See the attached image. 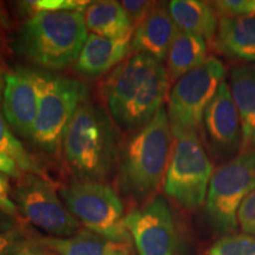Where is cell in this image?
I'll use <instances>...</instances> for the list:
<instances>
[{"label": "cell", "instance_id": "1", "mask_svg": "<svg viewBox=\"0 0 255 255\" xmlns=\"http://www.w3.org/2000/svg\"><path fill=\"white\" fill-rule=\"evenodd\" d=\"M169 82L163 63L135 53L105 77L101 91L116 126L136 132L163 107Z\"/></svg>", "mask_w": 255, "mask_h": 255}, {"label": "cell", "instance_id": "2", "mask_svg": "<svg viewBox=\"0 0 255 255\" xmlns=\"http://www.w3.org/2000/svg\"><path fill=\"white\" fill-rule=\"evenodd\" d=\"M62 145L70 171L79 182L103 183L119 164V129L104 107L95 102L88 100L78 108Z\"/></svg>", "mask_w": 255, "mask_h": 255}, {"label": "cell", "instance_id": "3", "mask_svg": "<svg viewBox=\"0 0 255 255\" xmlns=\"http://www.w3.org/2000/svg\"><path fill=\"white\" fill-rule=\"evenodd\" d=\"M87 39L82 12H47L24 21L13 47L18 55L41 69L62 70L76 63Z\"/></svg>", "mask_w": 255, "mask_h": 255}, {"label": "cell", "instance_id": "4", "mask_svg": "<svg viewBox=\"0 0 255 255\" xmlns=\"http://www.w3.org/2000/svg\"><path fill=\"white\" fill-rule=\"evenodd\" d=\"M171 137L170 122L163 105L154 119L133 133L121 149L117 187L123 195L144 200L157 190L171 155Z\"/></svg>", "mask_w": 255, "mask_h": 255}, {"label": "cell", "instance_id": "5", "mask_svg": "<svg viewBox=\"0 0 255 255\" xmlns=\"http://www.w3.org/2000/svg\"><path fill=\"white\" fill-rule=\"evenodd\" d=\"M38 115L31 142L46 154H56L73 115L89 100V88L76 78L36 70Z\"/></svg>", "mask_w": 255, "mask_h": 255}, {"label": "cell", "instance_id": "6", "mask_svg": "<svg viewBox=\"0 0 255 255\" xmlns=\"http://www.w3.org/2000/svg\"><path fill=\"white\" fill-rule=\"evenodd\" d=\"M164 177V193L186 209H196L206 201L213 162L197 132L174 135Z\"/></svg>", "mask_w": 255, "mask_h": 255}, {"label": "cell", "instance_id": "7", "mask_svg": "<svg viewBox=\"0 0 255 255\" xmlns=\"http://www.w3.org/2000/svg\"><path fill=\"white\" fill-rule=\"evenodd\" d=\"M255 189V150L241 151L215 169L206 197V212L216 233L229 235L238 228L241 203Z\"/></svg>", "mask_w": 255, "mask_h": 255}, {"label": "cell", "instance_id": "8", "mask_svg": "<svg viewBox=\"0 0 255 255\" xmlns=\"http://www.w3.org/2000/svg\"><path fill=\"white\" fill-rule=\"evenodd\" d=\"M65 207L89 231L115 244L128 245L124 206L113 188L101 182L76 181L60 191Z\"/></svg>", "mask_w": 255, "mask_h": 255}, {"label": "cell", "instance_id": "9", "mask_svg": "<svg viewBox=\"0 0 255 255\" xmlns=\"http://www.w3.org/2000/svg\"><path fill=\"white\" fill-rule=\"evenodd\" d=\"M226 68L214 56L177 79L168 101V117L171 133L197 132L205 111L220 84L225 81Z\"/></svg>", "mask_w": 255, "mask_h": 255}, {"label": "cell", "instance_id": "10", "mask_svg": "<svg viewBox=\"0 0 255 255\" xmlns=\"http://www.w3.org/2000/svg\"><path fill=\"white\" fill-rule=\"evenodd\" d=\"M13 196L21 215L53 238H70L78 231V221L63 205L46 178L34 174L21 175Z\"/></svg>", "mask_w": 255, "mask_h": 255}, {"label": "cell", "instance_id": "11", "mask_svg": "<svg viewBox=\"0 0 255 255\" xmlns=\"http://www.w3.org/2000/svg\"><path fill=\"white\" fill-rule=\"evenodd\" d=\"M200 130L208 156L219 167L242 151L241 122L228 82L220 84L205 111Z\"/></svg>", "mask_w": 255, "mask_h": 255}, {"label": "cell", "instance_id": "12", "mask_svg": "<svg viewBox=\"0 0 255 255\" xmlns=\"http://www.w3.org/2000/svg\"><path fill=\"white\" fill-rule=\"evenodd\" d=\"M124 226L139 255H174L176 231L171 210L163 196L156 195L145 205L124 216Z\"/></svg>", "mask_w": 255, "mask_h": 255}, {"label": "cell", "instance_id": "13", "mask_svg": "<svg viewBox=\"0 0 255 255\" xmlns=\"http://www.w3.org/2000/svg\"><path fill=\"white\" fill-rule=\"evenodd\" d=\"M2 111L8 126L18 135L31 139L38 115V82L36 70L18 66L4 76Z\"/></svg>", "mask_w": 255, "mask_h": 255}, {"label": "cell", "instance_id": "14", "mask_svg": "<svg viewBox=\"0 0 255 255\" xmlns=\"http://www.w3.org/2000/svg\"><path fill=\"white\" fill-rule=\"evenodd\" d=\"M178 32L180 30L171 18L168 4L155 2L148 17L133 32L131 50L163 62Z\"/></svg>", "mask_w": 255, "mask_h": 255}, {"label": "cell", "instance_id": "15", "mask_svg": "<svg viewBox=\"0 0 255 255\" xmlns=\"http://www.w3.org/2000/svg\"><path fill=\"white\" fill-rule=\"evenodd\" d=\"M133 32L120 38H105L91 33L75 63L76 72L87 77H97L116 68L131 50Z\"/></svg>", "mask_w": 255, "mask_h": 255}, {"label": "cell", "instance_id": "16", "mask_svg": "<svg viewBox=\"0 0 255 255\" xmlns=\"http://www.w3.org/2000/svg\"><path fill=\"white\" fill-rule=\"evenodd\" d=\"M228 84L240 117L242 151L255 150V63L233 66Z\"/></svg>", "mask_w": 255, "mask_h": 255}, {"label": "cell", "instance_id": "17", "mask_svg": "<svg viewBox=\"0 0 255 255\" xmlns=\"http://www.w3.org/2000/svg\"><path fill=\"white\" fill-rule=\"evenodd\" d=\"M214 45L229 58L255 63V15L220 18Z\"/></svg>", "mask_w": 255, "mask_h": 255}, {"label": "cell", "instance_id": "18", "mask_svg": "<svg viewBox=\"0 0 255 255\" xmlns=\"http://www.w3.org/2000/svg\"><path fill=\"white\" fill-rule=\"evenodd\" d=\"M169 12L178 30L213 40L218 31V15L210 2L202 0H173L168 2Z\"/></svg>", "mask_w": 255, "mask_h": 255}, {"label": "cell", "instance_id": "19", "mask_svg": "<svg viewBox=\"0 0 255 255\" xmlns=\"http://www.w3.org/2000/svg\"><path fill=\"white\" fill-rule=\"evenodd\" d=\"M83 15L88 30L101 37L120 38L136 30L122 4L114 0L91 1Z\"/></svg>", "mask_w": 255, "mask_h": 255}, {"label": "cell", "instance_id": "20", "mask_svg": "<svg viewBox=\"0 0 255 255\" xmlns=\"http://www.w3.org/2000/svg\"><path fill=\"white\" fill-rule=\"evenodd\" d=\"M207 59V43L202 37L180 31L171 44L167 57L170 81H177Z\"/></svg>", "mask_w": 255, "mask_h": 255}, {"label": "cell", "instance_id": "21", "mask_svg": "<svg viewBox=\"0 0 255 255\" xmlns=\"http://www.w3.org/2000/svg\"><path fill=\"white\" fill-rule=\"evenodd\" d=\"M37 244L58 255H110L127 250V245L115 244L91 231L79 232L70 238H41Z\"/></svg>", "mask_w": 255, "mask_h": 255}, {"label": "cell", "instance_id": "22", "mask_svg": "<svg viewBox=\"0 0 255 255\" xmlns=\"http://www.w3.org/2000/svg\"><path fill=\"white\" fill-rule=\"evenodd\" d=\"M0 154L11 158L20 170L46 178L45 173L37 163L36 159L32 157L21 142L12 133L1 114H0Z\"/></svg>", "mask_w": 255, "mask_h": 255}, {"label": "cell", "instance_id": "23", "mask_svg": "<svg viewBox=\"0 0 255 255\" xmlns=\"http://www.w3.org/2000/svg\"><path fill=\"white\" fill-rule=\"evenodd\" d=\"M91 1L87 0H26L17 1L15 8L20 17H33L38 13L47 12H84Z\"/></svg>", "mask_w": 255, "mask_h": 255}, {"label": "cell", "instance_id": "24", "mask_svg": "<svg viewBox=\"0 0 255 255\" xmlns=\"http://www.w3.org/2000/svg\"><path fill=\"white\" fill-rule=\"evenodd\" d=\"M207 255H255V238L247 234H229L209 248Z\"/></svg>", "mask_w": 255, "mask_h": 255}, {"label": "cell", "instance_id": "25", "mask_svg": "<svg viewBox=\"0 0 255 255\" xmlns=\"http://www.w3.org/2000/svg\"><path fill=\"white\" fill-rule=\"evenodd\" d=\"M210 5L220 18L244 17L254 15L255 0H220L210 2Z\"/></svg>", "mask_w": 255, "mask_h": 255}, {"label": "cell", "instance_id": "26", "mask_svg": "<svg viewBox=\"0 0 255 255\" xmlns=\"http://www.w3.org/2000/svg\"><path fill=\"white\" fill-rule=\"evenodd\" d=\"M32 244L26 234L18 229L0 232V255H15Z\"/></svg>", "mask_w": 255, "mask_h": 255}, {"label": "cell", "instance_id": "27", "mask_svg": "<svg viewBox=\"0 0 255 255\" xmlns=\"http://www.w3.org/2000/svg\"><path fill=\"white\" fill-rule=\"evenodd\" d=\"M238 222L245 234L255 238V189L241 203Z\"/></svg>", "mask_w": 255, "mask_h": 255}, {"label": "cell", "instance_id": "28", "mask_svg": "<svg viewBox=\"0 0 255 255\" xmlns=\"http://www.w3.org/2000/svg\"><path fill=\"white\" fill-rule=\"evenodd\" d=\"M123 8L126 9L129 18L131 19L133 26H138L144 19L150 13L152 7L155 6V1H132V0H124L121 1Z\"/></svg>", "mask_w": 255, "mask_h": 255}, {"label": "cell", "instance_id": "29", "mask_svg": "<svg viewBox=\"0 0 255 255\" xmlns=\"http://www.w3.org/2000/svg\"><path fill=\"white\" fill-rule=\"evenodd\" d=\"M0 173L7 175V176L15 177L17 180L21 176L20 169L17 167V164L11 158L1 154H0Z\"/></svg>", "mask_w": 255, "mask_h": 255}, {"label": "cell", "instance_id": "30", "mask_svg": "<svg viewBox=\"0 0 255 255\" xmlns=\"http://www.w3.org/2000/svg\"><path fill=\"white\" fill-rule=\"evenodd\" d=\"M11 215L12 214L0 210V232L13 231V229H15V225L13 220L11 219Z\"/></svg>", "mask_w": 255, "mask_h": 255}, {"label": "cell", "instance_id": "31", "mask_svg": "<svg viewBox=\"0 0 255 255\" xmlns=\"http://www.w3.org/2000/svg\"><path fill=\"white\" fill-rule=\"evenodd\" d=\"M11 26H12L11 18H9L8 13L6 12L4 2L0 1V28H1V31H6V30H9Z\"/></svg>", "mask_w": 255, "mask_h": 255}, {"label": "cell", "instance_id": "32", "mask_svg": "<svg viewBox=\"0 0 255 255\" xmlns=\"http://www.w3.org/2000/svg\"><path fill=\"white\" fill-rule=\"evenodd\" d=\"M9 191H11V186H9L7 175L0 173V199L9 200Z\"/></svg>", "mask_w": 255, "mask_h": 255}, {"label": "cell", "instance_id": "33", "mask_svg": "<svg viewBox=\"0 0 255 255\" xmlns=\"http://www.w3.org/2000/svg\"><path fill=\"white\" fill-rule=\"evenodd\" d=\"M37 246H38V244L36 241L34 244H32L31 246L24 248L23 251H20L19 253H17L15 255H55L52 253H49V252L40 251L39 248H37Z\"/></svg>", "mask_w": 255, "mask_h": 255}, {"label": "cell", "instance_id": "34", "mask_svg": "<svg viewBox=\"0 0 255 255\" xmlns=\"http://www.w3.org/2000/svg\"><path fill=\"white\" fill-rule=\"evenodd\" d=\"M0 210L8 213V214H14L15 210H17V206L11 200L0 199Z\"/></svg>", "mask_w": 255, "mask_h": 255}, {"label": "cell", "instance_id": "35", "mask_svg": "<svg viewBox=\"0 0 255 255\" xmlns=\"http://www.w3.org/2000/svg\"><path fill=\"white\" fill-rule=\"evenodd\" d=\"M2 50H4V39H2V33H1V28H0V65H1L2 60H1V55L4 52H2Z\"/></svg>", "mask_w": 255, "mask_h": 255}, {"label": "cell", "instance_id": "36", "mask_svg": "<svg viewBox=\"0 0 255 255\" xmlns=\"http://www.w3.org/2000/svg\"><path fill=\"white\" fill-rule=\"evenodd\" d=\"M110 255H129V254L127 253L126 250H119V251L114 252V253H111Z\"/></svg>", "mask_w": 255, "mask_h": 255}, {"label": "cell", "instance_id": "37", "mask_svg": "<svg viewBox=\"0 0 255 255\" xmlns=\"http://www.w3.org/2000/svg\"><path fill=\"white\" fill-rule=\"evenodd\" d=\"M0 96H1V84H0Z\"/></svg>", "mask_w": 255, "mask_h": 255}, {"label": "cell", "instance_id": "38", "mask_svg": "<svg viewBox=\"0 0 255 255\" xmlns=\"http://www.w3.org/2000/svg\"><path fill=\"white\" fill-rule=\"evenodd\" d=\"M254 15H255V8H254Z\"/></svg>", "mask_w": 255, "mask_h": 255}, {"label": "cell", "instance_id": "39", "mask_svg": "<svg viewBox=\"0 0 255 255\" xmlns=\"http://www.w3.org/2000/svg\"><path fill=\"white\" fill-rule=\"evenodd\" d=\"M0 72H1V69H0Z\"/></svg>", "mask_w": 255, "mask_h": 255}]
</instances>
